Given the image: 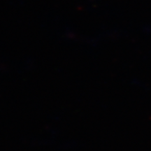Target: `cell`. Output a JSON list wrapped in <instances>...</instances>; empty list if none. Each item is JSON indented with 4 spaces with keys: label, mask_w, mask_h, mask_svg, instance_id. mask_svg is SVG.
Here are the masks:
<instances>
[]
</instances>
